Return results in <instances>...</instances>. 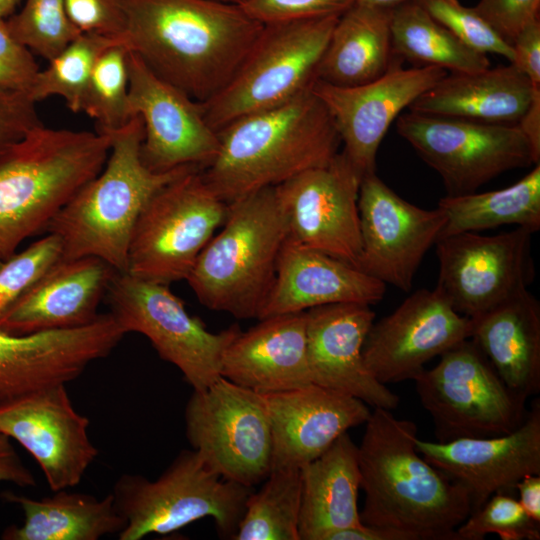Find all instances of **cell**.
<instances>
[{
	"mask_svg": "<svg viewBox=\"0 0 540 540\" xmlns=\"http://www.w3.org/2000/svg\"><path fill=\"white\" fill-rule=\"evenodd\" d=\"M124 45L157 76L205 102L232 78L263 29L217 0H122Z\"/></svg>",
	"mask_w": 540,
	"mask_h": 540,
	"instance_id": "6da1fadb",
	"label": "cell"
},
{
	"mask_svg": "<svg viewBox=\"0 0 540 540\" xmlns=\"http://www.w3.org/2000/svg\"><path fill=\"white\" fill-rule=\"evenodd\" d=\"M417 425L374 408L358 446L363 524L398 530L414 540H460L471 513L468 492L416 449Z\"/></svg>",
	"mask_w": 540,
	"mask_h": 540,
	"instance_id": "7a4b0ae2",
	"label": "cell"
},
{
	"mask_svg": "<svg viewBox=\"0 0 540 540\" xmlns=\"http://www.w3.org/2000/svg\"><path fill=\"white\" fill-rule=\"evenodd\" d=\"M219 148L202 174L231 203L330 162L341 139L312 87L272 108L242 116L217 131Z\"/></svg>",
	"mask_w": 540,
	"mask_h": 540,
	"instance_id": "3957f363",
	"label": "cell"
},
{
	"mask_svg": "<svg viewBox=\"0 0 540 540\" xmlns=\"http://www.w3.org/2000/svg\"><path fill=\"white\" fill-rule=\"evenodd\" d=\"M109 135L39 125L0 155V261L45 231L104 167Z\"/></svg>",
	"mask_w": 540,
	"mask_h": 540,
	"instance_id": "277c9868",
	"label": "cell"
},
{
	"mask_svg": "<svg viewBox=\"0 0 540 540\" xmlns=\"http://www.w3.org/2000/svg\"><path fill=\"white\" fill-rule=\"evenodd\" d=\"M109 136L110 151L102 170L66 203L45 231L60 238L62 259L94 256L117 272H126L132 233L145 205L164 185L197 166L150 170L141 159L144 129L139 116Z\"/></svg>",
	"mask_w": 540,
	"mask_h": 540,
	"instance_id": "5b68a950",
	"label": "cell"
},
{
	"mask_svg": "<svg viewBox=\"0 0 540 540\" xmlns=\"http://www.w3.org/2000/svg\"><path fill=\"white\" fill-rule=\"evenodd\" d=\"M287 226L275 187L229 203L220 231L186 281L200 303L237 319H259L273 288Z\"/></svg>",
	"mask_w": 540,
	"mask_h": 540,
	"instance_id": "8992f818",
	"label": "cell"
},
{
	"mask_svg": "<svg viewBox=\"0 0 540 540\" xmlns=\"http://www.w3.org/2000/svg\"><path fill=\"white\" fill-rule=\"evenodd\" d=\"M253 488L227 480L194 449L182 450L155 480L122 474L111 492L125 520L119 540L165 535L211 517L220 537L234 538Z\"/></svg>",
	"mask_w": 540,
	"mask_h": 540,
	"instance_id": "52a82bcc",
	"label": "cell"
},
{
	"mask_svg": "<svg viewBox=\"0 0 540 540\" xmlns=\"http://www.w3.org/2000/svg\"><path fill=\"white\" fill-rule=\"evenodd\" d=\"M340 16L267 24L228 83L200 102L217 132L250 113L281 105L310 89Z\"/></svg>",
	"mask_w": 540,
	"mask_h": 540,
	"instance_id": "ba28073f",
	"label": "cell"
},
{
	"mask_svg": "<svg viewBox=\"0 0 540 540\" xmlns=\"http://www.w3.org/2000/svg\"><path fill=\"white\" fill-rule=\"evenodd\" d=\"M191 168L158 190L134 227L127 259L131 276L170 285L186 280L216 231L229 204Z\"/></svg>",
	"mask_w": 540,
	"mask_h": 540,
	"instance_id": "9c48e42d",
	"label": "cell"
},
{
	"mask_svg": "<svg viewBox=\"0 0 540 540\" xmlns=\"http://www.w3.org/2000/svg\"><path fill=\"white\" fill-rule=\"evenodd\" d=\"M413 381L438 442L505 435L521 426L528 413L526 399L506 386L470 338L444 352Z\"/></svg>",
	"mask_w": 540,
	"mask_h": 540,
	"instance_id": "30bf717a",
	"label": "cell"
},
{
	"mask_svg": "<svg viewBox=\"0 0 540 540\" xmlns=\"http://www.w3.org/2000/svg\"><path fill=\"white\" fill-rule=\"evenodd\" d=\"M110 314L125 333L144 335L161 359L176 366L193 390H203L221 375V361L241 332L233 324L211 332L189 314L184 302L169 288L116 272L106 291Z\"/></svg>",
	"mask_w": 540,
	"mask_h": 540,
	"instance_id": "8fae6325",
	"label": "cell"
},
{
	"mask_svg": "<svg viewBox=\"0 0 540 540\" xmlns=\"http://www.w3.org/2000/svg\"><path fill=\"white\" fill-rule=\"evenodd\" d=\"M192 449L223 478L254 487L272 469V432L263 395L220 376L193 390L185 407Z\"/></svg>",
	"mask_w": 540,
	"mask_h": 540,
	"instance_id": "7c38bea8",
	"label": "cell"
},
{
	"mask_svg": "<svg viewBox=\"0 0 540 540\" xmlns=\"http://www.w3.org/2000/svg\"><path fill=\"white\" fill-rule=\"evenodd\" d=\"M398 134L442 178L447 195H464L512 169L538 164L517 124L474 122L409 112Z\"/></svg>",
	"mask_w": 540,
	"mask_h": 540,
	"instance_id": "4fadbf2b",
	"label": "cell"
},
{
	"mask_svg": "<svg viewBox=\"0 0 540 540\" xmlns=\"http://www.w3.org/2000/svg\"><path fill=\"white\" fill-rule=\"evenodd\" d=\"M532 235L516 227L497 235L463 232L439 238L436 287L468 318L528 290L535 279Z\"/></svg>",
	"mask_w": 540,
	"mask_h": 540,
	"instance_id": "5bb4252c",
	"label": "cell"
},
{
	"mask_svg": "<svg viewBox=\"0 0 540 540\" xmlns=\"http://www.w3.org/2000/svg\"><path fill=\"white\" fill-rule=\"evenodd\" d=\"M362 177L341 151L327 164L275 186L287 238L358 268Z\"/></svg>",
	"mask_w": 540,
	"mask_h": 540,
	"instance_id": "9a60e30c",
	"label": "cell"
},
{
	"mask_svg": "<svg viewBox=\"0 0 540 540\" xmlns=\"http://www.w3.org/2000/svg\"><path fill=\"white\" fill-rule=\"evenodd\" d=\"M358 209L361 254L358 269L408 292L430 247L445 225L440 208L427 210L400 197L376 172L361 180Z\"/></svg>",
	"mask_w": 540,
	"mask_h": 540,
	"instance_id": "2e32d148",
	"label": "cell"
},
{
	"mask_svg": "<svg viewBox=\"0 0 540 540\" xmlns=\"http://www.w3.org/2000/svg\"><path fill=\"white\" fill-rule=\"evenodd\" d=\"M125 335L110 313L70 329L18 335L0 328V406L77 379Z\"/></svg>",
	"mask_w": 540,
	"mask_h": 540,
	"instance_id": "e0dca14e",
	"label": "cell"
},
{
	"mask_svg": "<svg viewBox=\"0 0 540 540\" xmlns=\"http://www.w3.org/2000/svg\"><path fill=\"white\" fill-rule=\"evenodd\" d=\"M402 62L395 57L382 76L365 84L316 80L312 86L334 120L342 152L362 178L376 172L379 146L400 112L447 74L433 66L404 68Z\"/></svg>",
	"mask_w": 540,
	"mask_h": 540,
	"instance_id": "ac0fdd59",
	"label": "cell"
},
{
	"mask_svg": "<svg viewBox=\"0 0 540 540\" xmlns=\"http://www.w3.org/2000/svg\"><path fill=\"white\" fill-rule=\"evenodd\" d=\"M128 72L130 113L141 118L144 129L143 163L155 172L208 166L218 152L219 138L200 102L157 76L129 49Z\"/></svg>",
	"mask_w": 540,
	"mask_h": 540,
	"instance_id": "d6986e66",
	"label": "cell"
},
{
	"mask_svg": "<svg viewBox=\"0 0 540 540\" xmlns=\"http://www.w3.org/2000/svg\"><path fill=\"white\" fill-rule=\"evenodd\" d=\"M471 319L442 292L420 289L373 322L363 346L369 372L387 385L413 380L431 359L470 338Z\"/></svg>",
	"mask_w": 540,
	"mask_h": 540,
	"instance_id": "ffe728a7",
	"label": "cell"
},
{
	"mask_svg": "<svg viewBox=\"0 0 540 540\" xmlns=\"http://www.w3.org/2000/svg\"><path fill=\"white\" fill-rule=\"evenodd\" d=\"M89 420L78 413L66 385L0 406V432L37 462L52 491L77 486L98 455Z\"/></svg>",
	"mask_w": 540,
	"mask_h": 540,
	"instance_id": "44dd1931",
	"label": "cell"
},
{
	"mask_svg": "<svg viewBox=\"0 0 540 540\" xmlns=\"http://www.w3.org/2000/svg\"><path fill=\"white\" fill-rule=\"evenodd\" d=\"M416 449L468 492L472 513L494 494H515L525 475L540 474V402H533L524 422L511 433L449 442L417 438Z\"/></svg>",
	"mask_w": 540,
	"mask_h": 540,
	"instance_id": "7402d4cb",
	"label": "cell"
},
{
	"mask_svg": "<svg viewBox=\"0 0 540 540\" xmlns=\"http://www.w3.org/2000/svg\"><path fill=\"white\" fill-rule=\"evenodd\" d=\"M306 313L307 360L311 381L373 408L394 410L400 398L367 369L363 346L375 313L370 305L336 303Z\"/></svg>",
	"mask_w": 540,
	"mask_h": 540,
	"instance_id": "603a6c76",
	"label": "cell"
},
{
	"mask_svg": "<svg viewBox=\"0 0 540 540\" xmlns=\"http://www.w3.org/2000/svg\"><path fill=\"white\" fill-rule=\"evenodd\" d=\"M261 394L272 432L271 470L301 468L371 414L362 400L316 384Z\"/></svg>",
	"mask_w": 540,
	"mask_h": 540,
	"instance_id": "cb8c5ba5",
	"label": "cell"
},
{
	"mask_svg": "<svg viewBox=\"0 0 540 540\" xmlns=\"http://www.w3.org/2000/svg\"><path fill=\"white\" fill-rule=\"evenodd\" d=\"M117 271L85 256L54 264L0 319V328L18 335L88 325Z\"/></svg>",
	"mask_w": 540,
	"mask_h": 540,
	"instance_id": "d4e9b609",
	"label": "cell"
},
{
	"mask_svg": "<svg viewBox=\"0 0 540 540\" xmlns=\"http://www.w3.org/2000/svg\"><path fill=\"white\" fill-rule=\"evenodd\" d=\"M385 291L386 284L357 267L287 238L259 319L336 303L372 305L382 300Z\"/></svg>",
	"mask_w": 540,
	"mask_h": 540,
	"instance_id": "484cf974",
	"label": "cell"
},
{
	"mask_svg": "<svg viewBox=\"0 0 540 540\" xmlns=\"http://www.w3.org/2000/svg\"><path fill=\"white\" fill-rule=\"evenodd\" d=\"M220 375L259 393H275L310 384L306 313L259 319L226 348Z\"/></svg>",
	"mask_w": 540,
	"mask_h": 540,
	"instance_id": "4316f807",
	"label": "cell"
},
{
	"mask_svg": "<svg viewBox=\"0 0 540 540\" xmlns=\"http://www.w3.org/2000/svg\"><path fill=\"white\" fill-rule=\"evenodd\" d=\"M540 87L513 64L446 74L421 94L411 112L474 122L517 124Z\"/></svg>",
	"mask_w": 540,
	"mask_h": 540,
	"instance_id": "83f0119b",
	"label": "cell"
},
{
	"mask_svg": "<svg viewBox=\"0 0 540 540\" xmlns=\"http://www.w3.org/2000/svg\"><path fill=\"white\" fill-rule=\"evenodd\" d=\"M471 319L472 339L515 394L540 391V303L525 290Z\"/></svg>",
	"mask_w": 540,
	"mask_h": 540,
	"instance_id": "f1b7e54d",
	"label": "cell"
},
{
	"mask_svg": "<svg viewBox=\"0 0 540 540\" xmlns=\"http://www.w3.org/2000/svg\"><path fill=\"white\" fill-rule=\"evenodd\" d=\"M300 471V540H329L337 531L362 524L358 446L348 432Z\"/></svg>",
	"mask_w": 540,
	"mask_h": 540,
	"instance_id": "f546056e",
	"label": "cell"
},
{
	"mask_svg": "<svg viewBox=\"0 0 540 540\" xmlns=\"http://www.w3.org/2000/svg\"><path fill=\"white\" fill-rule=\"evenodd\" d=\"M393 9L355 3L337 20L317 69V80L356 86L382 76L395 58Z\"/></svg>",
	"mask_w": 540,
	"mask_h": 540,
	"instance_id": "4dcf8cb0",
	"label": "cell"
},
{
	"mask_svg": "<svg viewBox=\"0 0 540 540\" xmlns=\"http://www.w3.org/2000/svg\"><path fill=\"white\" fill-rule=\"evenodd\" d=\"M32 499L13 492L3 498L17 504L24 513L21 526L4 530L5 540H98L119 534L125 520L117 511L112 494L98 499L93 495L69 492L67 489Z\"/></svg>",
	"mask_w": 540,
	"mask_h": 540,
	"instance_id": "1f68e13d",
	"label": "cell"
},
{
	"mask_svg": "<svg viewBox=\"0 0 540 540\" xmlns=\"http://www.w3.org/2000/svg\"><path fill=\"white\" fill-rule=\"evenodd\" d=\"M446 218L440 237L516 225L540 229V163L515 184L494 191L445 196L438 202Z\"/></svg>",
	"mask_w": 540,
	"mask_h": 540,
	"instance_id": "d6a6232c",
	"label": "cell"
},
{
	"mask_svg": "<svg viewBox=\"0 0 540 540\" xmlns=\"http://www.w3.org/2000/svg\"><path fill=\"white\" fill-rule=\"evenodd\" d=\"M391 36L394 56L416 67L433 66L451 73L490 67L487 55L463 44L415 0L392 10Z\"/></svg>",
	"mask_w": 540,
	"mask_h": 540,
	"instance_id": "836d02e7",
	"label": "cell"
},
{
	"mask_svg": "<svg viewBox=\"0 0 540 540\" xmlns=\"http://www.w3.org/2000/svg\"><path fill=\"white\" fill-rule=\"evenodd\" d=\"M300 468L271 470L249 495L233 540H300Z\"/></svg>",
	"mask_w": 540,
	"mask_h": 540,
	"instance_id": "e575fe53",
	"label": "cell"
},
{
	"mask_svg": "<svg viewBox=\"0 0 540 540\" xmlns=\"http://www.w3.org/2000/svg\"><path fill=\"white\" fill-rule=\"evenodd\" d=\"M123 41L93 33H81L39 71L29 92L35 102L60 96L74 113L81 103L99 56L110 46ZM124 44V43H123Z\"/></svg>",
	"mask_w": 540,
	"mask_h": 540,
	"instance_id": "d590c367",
	"label": "cell"
},
{
	"mask_svg": "<svg viewBox=\"0 0 540 540\" xmlns=\"http://www.w3.org/2000/svg\"><path fill=\"white\" fill-rule=\"evenodd\" d=\"M81 112L96 123V132L110 135L133 117L129 109L128 48L108 47L97 59L85 89Z\"/></svg>",
	"mask_w": 540,
	"mask_h": 540,
	"instance_id": "8d00e7d4",
	"label": "cell"
},
{
	"mask_svg": "<svg viewBox=\"0 0 540 540\" xmlns=\"http://www.w3.org/2000/svg\"><path fill=\"white\" fill-rule=\"evenodd\" d=\"M6 21L18 41L47 61L81 34L68 20L64 0H26Z\"/></svg>",
	"mask_w": 540,
	"mask_h": 540,
	"instance_id": "74e56055",
	"label": "cell"
},
{
	"mask_svg": "<svg viewBox=\"0 0 540 540\" xmlns=\"http://www.w3.org/2000/svg\"><path fill=\"white\" fill-rule=\"evenodd\" d=\"M460 540H482L497 534L501 540H539L540 524L524 511L514 494L492 495L456 529Z\"/></svg>",
	"mask_w": 540,
	"mask_h": 540,
	"instance_id": "f35d334b",
	"label": "cell"
},
{
	"mask_svg": "<svg viewBox=\"0 0 540 540\" xmlns=\"http://www.w3.org/2000/svg\"><path fill=\"white\" fill-rule=\"evenodd\" d=\"M62 242L47 233L0 263V319L59 260Z\"/></svg>",
	"mask_w": 540,
	"mask_h": 540,
	"instance_id": "ab89813d",
	"label": "cell"
},
{
	"mask_svg": "<svg viewBox=\"0 0 540 540\" xmlns=\"http://www.w3.org/2000/svg\"><path fill=\"white\" fill-rule=\"evenodd\" d=\"M415 1L470 49L485 55L497 54L512 63V46L490 27L474 7L463 6L458 0Z\"/></svg>",
	"mask_w": 540,
	"mask_h": 540,
	"instance_id": "60d3db41",
	"label": "cell"
},
{
	"mask_svg": "<svg viewBox=\"0 0 540 540\" xmlns=\"http://www.w3.org/2000/svg\"><path fill=\"white\" fill-rule=\"evenodd\" d=\"M355 3L356 0H245L239 6L251 19L267 25L341 16Z\"/></svg>",
	"mask_w": 540,
	"mask_h": 540,
	"instance_id": "b9f144b4",
	"label": "cell"
},
{
	"mask_svg": "<svg viewBox=\"0 0 540 540\" xmlns=\"http://www.w3.org/2000/svg\"><path fill=\"white\" fill-rule=\"evenodd\" d=\"M64 7L68 20L79 33L123 41L126 14L122 0H64Z\"/></svg>",
	"mask_w": 540,
	"mask_h": 540,
	"instance_id": "7bdbcfd3",
	"label": "cell"
},
{
	"mask_svg": "<svg viewBox=\"0 0 540 540\" xmlns=\"http://www.w3.org/2000/svg\"><path fill=\"white\" fill-rule=\"evenodd\" d=\"M40 71L34 53L9 30L0 18V90L29 95Z\"/></svg>",
	"mask_w": 540,
	"mask_h": 540,
	"instance_id": "ee69618b",
	"label": "cell"
},
{
	"mask_svg": "<svg viewBox=\"0 0 540 540\" xmlns=\"http://www.w3.org/2000/svg\"><path fill=\"white\" fill-rule=\"evenodd\" d=\"M474 9L509 45L526 26L540 19V0H480Z\"/></svg>",
	"mask_w": 540,
	"mask_h": 540,
	"instance_id": "f6af8a7d",
	"label": "cell"
},
{
	"mask_svg": "<svg viewBox=\"0 0 540 540\" xmlns=\"http://www.w3.org/2000/svg\"><path fill=\"white\" fill-rule=\"evenodd\" d=\"M42 124L28 94L0 90V155Z\"/></svg>",
	"mask_w": 540,
	"mask_h": 540,
	"instance_id": "bcb514c9",
	"label": "cell"
},
{
	"mask_svg": "<svg viewBox=\"0 0 540 540\" xmlns=\"http://www.w3.org/2000/svg\"><path fill=\"white\" fill-rule=\"evenodd\" d=\"M513 64L531 83L540 87V19L526 26L511 44Z\"/></svg>",
	"mask_w": 540,
	"mask_h": 540,
	"instance_id": "7dc6e473",
	"label": "cell"
},
{
	"mask_svg": "<svg viewBox=\"0 0 540 540\" xmlns=\"http://www.w3.org/2000/svg\"><path fill=\"white\" fill-rule=\"evenodd\" d=\"M7 482L23 488L34 487L36 480L24 465L11 439L0 432V483Z\"/></svg>",
	"mask_w": 540,
	"mask_h": 540,
	"instance_id": "c3c4849f",
	"label": "cell"
},
{
	"mask_svg": "<svg viewBox=\"0 0 540 540\" xmlns=\"http://www.w3.org/2000/svg\"><path fill=\"white\" fill-rule=\"evenodd\" d=\"M515 490L526 514L540 524V474L525 475L518 481Z\"/></svg>",
	"mask_w": 540,
	"mask_h": 540,
	"instance_id": "681fc988",
	"label": "cell"
},
{
	"mask_svg": "<svg viewBox=\"0 0 540 540\" xmlns=\"http://www.w3.org/2000/svg\"><path fill=\"white\" fill-rule=\"evenodd\" d=\"M517 125L531 144L535 156L540 160V90L536 92Z\"/></svg>",
	"mask_w": 540,
	"mask_h": 540,
	"instance_id": "f907efd6",
	"label": "cell"
},
{
	"mask_svg": "<svg viewBox=\"0 0 540 540\" xmlns=\"http://www.w3.org/2000/svg\"><path fill=\"white\" fill-rule=\"evenodd\" d=\"M406 1L408 0H356V3L377 8L394 9Z\"/></svg>",
	"mask_w": 540,
	"mask_h": 540,
	"instance_id": "816d5d0a",
	"label": "cell"
},
{
	"mask_svg": "<svg viewBox=\"0 0 540 540\" xmlns=\"http://www.w3.org/2000/svg\"><path fill=\"white\" fill-rule=\"evenodd\" d=\"M22 0H0V18L7 19L16 12Z\"/></svg>",
	"mask_w": 540,
	"mask_h": 540,
	"instance_id": "f5cc1de1",
	"label": "cell"
},
{
	"mask_svg": "<svg viewBox=\"0 0 540 540\" xmlns=\"http://www.w3.org/2000/svg\"><path fill=\"white\" fill-rule=\"evenodd\" d=\"M217 1L226 2V3H230V4L241 5L245 0H217Z\"/></svg>",
	"mask_w": 540,
	"mask_h": 540,
	"instance_id": "db71d44e",
	"label": "cell"
}]
</instances>
